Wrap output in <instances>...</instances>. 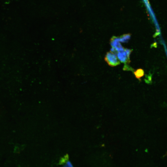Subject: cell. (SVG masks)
Listing matches in <instances>:
<instances>
[{"instance_id": "1", "label": "cell", "mask_w": 167, "mask_h": 167, "mask_svg": "<svg viewBox=\"0 0 167 167\" xmlns=\"http://www.w3.org/2000/svg\"><path fill=\"white\" fill-rule=\"evenodd\" d=\"M104 59L108 64L112 67L117 66L120 64V62L118 58L116 55L111 51L106 53Z\"/></svg>"}, {"instance_id": "6", "label": "cell", "mask_w": 167, "mask_h": 167, "mask_svg": "<svg viewBox=\"0 0 167 167\" xmlns=\"http://www.w3.org/2000/svg\"><path fill=\"white\" fill-rule=\"evenodd\" d=\"M123 69L124 70H127V71H132L133 69L131 68V67H130L129 66L126 65H125L123 67Z\"/></svg>"}, {"instance_id": "3", "label": "cell", "mask_w": 167, "mask_h": 167, "mask_svg": "<svg viewBox=\"0 0 167 167\" xmlns=\"http://www.w3.org/2000/svg\"><path fill=\"white\" fill-rule=\"evenodd\" d=\"M119 61L124 63H129L130 62V56L127 54L125 51L118 52L116 54Z\"/></svg>"}, {"instance_id": "2", "label": "cell", "mask_w": 167, "mask_h": 167, "mask_svg": "<svg viewBox=\"0 0 167 167\" xmlns=\"http://www.w3.org/2000/svg\"><path fill=\"white\" fill-rule=\"evenodd\" d=\"M110 44L112 47L114 48L117 52L124 50V48L120 43L118 36H113L110 40Z\"/></svg>"}, {"instance_id": "5", "label": "cell", "mask_w": 167, "mask_h": 167, "mask_svg": "<svg viewBox=\"0 0 167 167\" xmlns=\"http://www.w3.org/2000/svg\"><path fill=\"white\" fill-rule=\"evenodd\" d=\"M134 73L135 77L140 80V78L143 77L144 75V71L143 69H139L134 71Z\"/></svg>"}, {"instance_id": "4", "label": "cell", "mask_w": 167, "mask_h": 167, "mask_svg": "<svg viewBox=\"0 0 167 167\" xmlns=\"http://www.w3.org/2000/svg\"><path fill=\"white\" fill-rule=\"evenodd\" d=\"M131 34L130 33L124 34L120 36H118L119 42L122 43H127L130 39Z\"/></svg>"}]
</instances>
